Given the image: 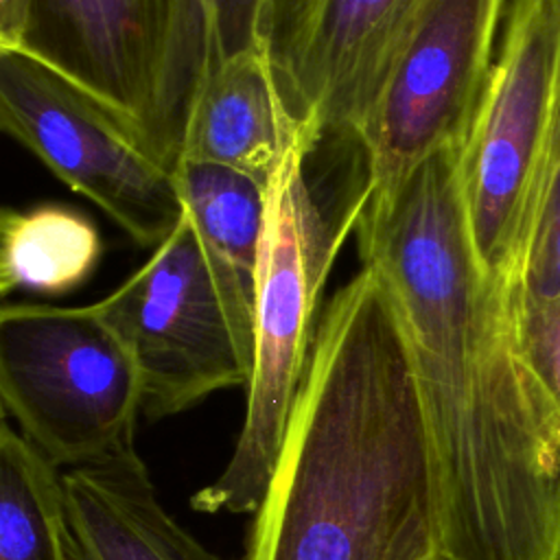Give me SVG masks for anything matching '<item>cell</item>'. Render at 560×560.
Masks as SVG:
<instances>
[{"label": "cell", "instance_id": "ffe728a7", "mask_svg": "<svg viewBox=\"0 0 560 560\" xmlns=\"http://www.w3.org/2000/svg\"><path fill=\"white\" fill-rule=\"evenodd\" d=\"M31 0H0V48H20Z\"/></svg>", "mask_w": 560, "mask_h": 560}, {"label": "cell", "instance_id": "7c38bea8", "mask_svg": "<svg viewBox=\"0 0 560 560\" xmlns=\"http://www.w3.org/2000/svg\"><path fill=\"white\" fill-rule=\"evenodd\" d=\"M298 140L302 136L282 105L267 48L254 46L223 57L208 72L182 160L232 166L267 184Z\"/></svg>", "mask_w": 560, "mask_h": 560}, {"label": "cell", "instance_id": "6da1fadb", "mask_svg": "<svg viewBox=\"0 0 560 560\" xmlns=\"http://www.w3.org/2000/svg\"><path fill=\"white\" fill-rule=\"evenodd\" d=\"M438 501L409 343L374 269L324 306L243 560H438Z\"/></svg>", "mask_w": 560, "mask_h": 560}, {"label": "cell", "instance_id": "d6986e66", "mask_svg": "<svg viewBox=\"0 0 560 560\" xmlns=\"http://www.w3.org/2000/svg\"><path fill=\"white\" fill-rule=\"evenodd\" d=\"M553 7H556V15H558V77H556V103H553L551 129H549L547 147H545L540 179H538V188H536V199H538V192H540L542 184L547 182L549 173L553 171V166H556L558 160H560V0H553ZM536 199H534V203H536ZM532 212H534V210H532Z\"/></svg>", "mask_w": 560, "mask_h": 560}, {"label": "cell", "instance_id": "8fae6325", "mask_svg": "<svg viewBox=\"0 0 560 560\" xmlns=\"http://www.w3.org/2000/svg\"><path fill=\"white\" fill-rule=\"evenodd\" d=\"M61 483L68 560H223L166 512L136 448Z\"/></svg>", "mask_w": 560, "mask_h": 560}, {"label": "cell", "instance_id": "9c48e42d", "mask_svg": "<svg viewBox=\"0 0 560 560\" xmlns=\"http://www.w3.org/2000/svg\"><path fill=\"white\" fill-rule=\"evenodd\" d=\"M505 0H422L359 131L363 190L462 144L492 68Z\"/></svg>", "mask_w": 560, "mask_h": 560}, {"label": "cell", "instance_id": "ba28073f", "mask_svg": "<svg viewBox=\"0 0 560 560\" xmlns=\"http://www.w3.org/2000/svg\"><path fill=\"white\" fill-rule=\"evenodd\" d=\"M0 125L142 247L162 245L186 214L171 168L94 96L18 48H0Z\"/></svg>", "mask_w": 560, "mask_h": 560}, {"label": "cell", "instance_id": "2e32d148", "mask_svg": "<svg viewBox=\"0 0 560 560\" xmlns=\"http://www.w3.org/2000/svg\"><path fill=\"white\" fill-rule=\"evenodd\" d=\"M560 295V160L542 184L508 282L510 308Z\"/></svg>", "mask_w": 560, "mask_h": 560}, {"label": "cell", "instance_id": "9a60e30c", "mask_svg": "<svg viewBox=\"0 0 560 560\" xmlns=\"http://www.w3.org/2000/svg\"><path fill=\"white\" fill-rule=\"evenodd\" d=\"M61 470L9 420L0 429V560H68Z\"/></svg>", "mask_w": 560, "mask_h": 560}, {"label": "cell", "instance_id": "277c9868", "mask_svg": "<svg viewBox=\"0 0 560 560\" xmlns=\"http://www.w3.org/2000/svg\"><path fill=\"white\" fill-rule=\"evenodd\" d=\"M18 50L107 107L175 171L214 48L203 0H31Z\"/></svg>", "mask_w": 560, "mask_h": 560}, {"label": "cell", "instance_id": "8992f818", "mask_svg": "<svg viewBox=\"0 0 560 560\" xmlns=\"http://www.w3.org/2000/svg\"><path fill=\"white\" fill-rule=\"evenodd\" d=\"M0 400L4 416L59 470L136 448L140 374L94 304L2 306Z\"/></svg>", "mask_w": 560, "mask_h": 560}, {"label": "cell", "instance_id": "4fadbf2b", "mask_svg": "<svg viewBox=\"0 0 560 560\" xmlns=\"http://www.w3.org/2000/svg\"><path fill=\"white\" fill-rule=\"evenodd\" d=\"M103 256V238L83 212L61 203L0 214V291L63 295L81 287Z\"/></svg>", "mask_w": 560, "mask_h": 560}, {"label": "cell", "instance_id": "7a4b0ae2", "mask_svg": "<svg viewBox=\"0 0 560 560\" xmlns=\"http://www.w3.org/2000/svg\"><path fill=\"white\" fill-rule=\"evenodd\" d=\"M459 149L363 190L354 221L361 265L376 271L400 317L429 446L444 464L503 453L534 416L508 291L483 276L470 241Z\"/></svg>", "mask_w": 560, "mask_h": 560}, {"label": "cell", "instance_id": "e0dca14e", "mask_svg": "<svg viewBox=\"0 0 560 560\" xmlns=\"http://www.w3.org/2000/svg\"><path fill=\"white\" fill-rule=\"evenodd\" d=\"M518 352L560 440V295L510 308Z\"/></svg>", "mask_w": 560, "mask_h": 560}, {"label": "cell", "instance_id": "ac0fdd59", "mask_svg": "<svg viewBox=\"0 0 560 560\" xmlns=\"http://www.w3.org/2000/svg\"><path fill=\"white\" fill-rule=\"evenodd\" d=\"M217 61L265 46L271 0H203Z\"/></svg>", "mask_w": 560, "mask_h": 560}, {"label": "cell", "instance_id": "3957f363", "mask_svg": "<svg viewBox=\"0 0 560 560\" xmlns=\"http://www.w3.org/2000/svg\"><path fill=\"white\" fill-rule=\"evenodd\" d=\"M313 149L298 140L267 182L254 278V365L245 418L225 468L190 505L203 514H254L267 492L306 376L319 295L352 223L328 225L308 188Z\"/></svg>", "mask_w": 560, "mask_h": 560}, {"label": "cell", "instance_id": "30bf717a", "mask_svg": "<svg viewBox=\"0 0 560 560\" xmlns=\"http://www.w3.org/2000/svg\"><path fill=\"white\" fill-rule=\"evenodd\" d=\"M422 0H271L265 48L287 114L313 149L357 142Z\"/></svg>", "mask_w": 560, "mask_h": 560}, {"label": "cell", "instance_id": "5b68a950", "mask_svg": "<svg viewBox=\"0 0 560 560\" xmlns=\"http://www.w3.org/2000/svg\"><path fill=\"white\" fill-rule=\"evenodd\" d=\"M94 306L136 361L144 418L164 420L214 392L247 387L254 293L208 252L188 212L153 256Z\"/></svg>", "mask_w": 560, "mask_h": 560}, {"label": "cell", "instance_id": "52a82bcc", "mask_svg": "<svg viewBox=\"0 0 560 560\" xmlns=\"http://www.w3.org/2000/svg\"><path fill=\"white\" fill-rule=\"evenodd\" d=\"M556 77L553 0H512L499 52L459 149L470 241L483 276L505 291L534 210Z\"/></svg>", "mask_w": 560, "mask_h": 560}, {"label": "cell", "instance_id": "5bb4252c", "mask_svg": "<svg viewBox=\"0 0 560 560\" xmlns=\"http://www.w3.org/2000/svg\"><path fill=\"white\" fill-rule=\"evenodd\" d=\"M175 182L208 252L254 293L267 184L214 162L182 160Z\"/></svg>", "mask_w": 560, "mask_h": 560}]
</instances>
